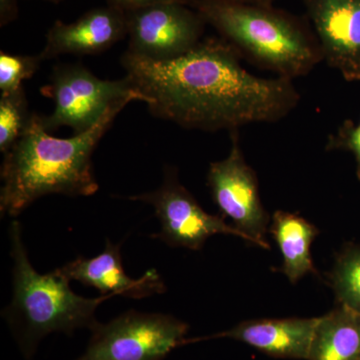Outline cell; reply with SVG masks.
<instances>
[{"label":"cell","instance_id":"5bb4252c","mask_svg":"<svg viewBox=\"0 0 360 360\" xmlns=\"http://www.w3.org/2000/svg\"><path fill=\"white\" fill-rule=\"evenodd\" d=\"M307 360H360V312L340 304L319 317Z\"/></svg>","mask_w":360,"mask_h":360},{"label":"cell","instance_id":"e0dca14e","mask_svg":"<svg viewBox=\"0 0 360 360\" xmlns=\"http://www.w3.org/2000/svg\"><path fill=\"white\" fill-rule=\"evenodd\" d=\"M333 288L340 304L360 312V248H350L338 257Z\"/></svg>","mask_w":360,"mask_h":360},{"label":"cell","instance_id":"7402d4cb","mask_svg":"<svg viewBox=\"0 0 360 360\" xmlns=\"http://www.w3.org/2000/svg\"><path fill=\"white\" fill-rule=\"evenodd\" d=\"M243 4H255V6H271L276 0H234Z\"/></svg>","mask_w":360,"mask_h":360},{"label":"cell","instance_id":"7c38bea8","mask_svg":"<svg viewBox=\"0 0 360 360\" xmlns=\"http://www.w3.org/2000/svg\"><path fill=\"white\" fill-rule=\"evenodd\" d=\"M120 245L110 239L101 255L94 258L77 257L58 271L68 281H77L85 286L96 288L101 295H111L141 300L165 291V284L155 269L146 271L139 279L130 278L123 267Z\"/></svg>","mask_w":360,"mask_h":360},{"label":"cell","instance_id":"603a6c76","mask_svg":"<svg viewBox=\"0 0 360 360\" xmlns=\"http://www.w3.org/2000/svg\"><path fill=\"white\" fill-rule=\"evenodd\" d=\"M44 1L52 2V4H59V2L63 1V0H44Z\"/></svg>","mask_w":360,"mask_h":360},{"label":"cell","instance_id":"7a4b0ae2","mask_svg":"<svg viewBox=\"0 0 360 360\" xmlns=\"http://www.w3.org/2000/svg\"><path fill=\"white\" fill-rule=\"evenodd\" d=\"M116 101L89 130L70 139H58L44 129L41 118L32 112L20 139L4 155L1 165L0 212L15 217L49 194L94 195L98 191L92 155L127 104Z\"/></svg>","mask_w":360,"mask_h":360},{"label":"cell","instance_id":"9c48e42d","mask_svg":"<svg viewBox=\"0 0 360 360\" xmlns=\"http://www.w3.org/2000/svg\"><path fill=\"white\" fill-rule=\"evenodd\" d=\"M127 51L155 61L179 58L194 49L206 22L186 4L167 2L127 11Z\"/></svg>","mask_w":360,"mask_h":360},{"label":"cell","instance_id":"d6986e66","mask_svg":"<svg viewBox=\"0 0 360 360\" xmlns=\"http://www.w3.org/2000/svg\"><path fill=\"white\" fill-rule=\"evenodd\" d=\"M326 150L349 151L356 163L357 179L360 180V118L359 122L347 120L335 135H330Z\"/></svg>","mask_w":360,"mask_h":360},{"label":"cell","instance_id":"ba28073f","mask_svg":"<svg viewBox=\"0 0 360 360\" xmlns=\"http://www.w3.org/2000/svg\"><path fill=\"white\" fill-rule=\"evenodd\" d=\"M231 135L229 155L224 160L210 163L208 169L207 184L212 200L222 215L229 217L250 243L269 250L265 238L269 217L260 200L257 174L245 160L238 130Z\"/></svg>","mask_w":360,"mask_h":360},{"label":"cell","instance_id":"8fae6325","mask_svg":"<svg viewBox=\"0 0 360 360\" xmlns=\"http://www.w3.org/2000/svg\"><path fill=\"white\" fill-rule=\"evenodd\" d=\"M127 37V11L106 6L90 9L73 22L56 20L45 37L44 60L60 56H94Z\"/></svg>","mask_w":360,"mask_h":360},{"label":"cell","instance_id":"3957f363","mask_svg":"<svg viewBox=\"0 0 360 360\" xmlns=\"http://www.w3.org/2000/svg\"><path fill=\"white\" fill-rule=\"evenodd\" d=\"M191 7L241 58L278 77H305L323 60L309 23L283 9L234 0H194Z\"/></svg>","mask_w":360,"mask_h":360},{"label":"cell","instance_id":"4fadbf2b","mask_svg":"<svg viewBox=\"0 0 360 360\" xmlns=\"http://www.w3.org/2000/svg\"><path fill=\"white\" fill-rule=\"evenodd\" d=\"M317 321L319 317L243 321L203 340L231 338L276 359L307 360Z\"/></svg>","mask_w":360,"mask_h":360},{"label":"cell","instance_id":"2e32d148","mask_svg":"<svg viewBox=\"0 0 360 360\" xmlns=\"http://www.w3.org/2000/svg\"><path fill=\"white\" fill-rule=\"evenodd\" d=\"M32 112L25 89L0 96V151L8 153L25 131Z\"/></svg>","mask_w":360,"mask_h":360},{"label":"cell","instance_id":"ffe728a7","mask_svg":"<svg viewBox=\"0 0 360 360\" xmlns=\"http://www.w3.org/2000/svg\"><path fill=\"white\" fill-rule=\"evenodd\" d=\"M194 0H106L108 6L117 7L124 11H134L149 6H155L158 4H167V2H177V4L193 6Z\"/></svg>","mask_w":360,"mask_h":360},{"label":"cell","instance_id":"30bf717a","mask_svg":"<svg viewBox=\"0 0 360 360\" xmlns=\"http://www.w3.org/2000/svg\"><path fill=\"white\" fill-rule=\"evenodd\" d=\"M323 56L347 82H360V0H302Z\"/></svg>","mask_w":360,"mask_h":360},{"label":"cell","instance_id":"44dd1931","mask_svg":"<svg viewBox=\"0 0 360 360\" xmlns=\"http://www.w3.org/2000/svg\"><path fill=\"white\" fill-rule=\"evenodd\" d=\"M18 18V0H0V26L4 27Z\"/></svg>","mask_w":360,"mask_h":360},{"label":"cell","instance_id":"6da1fadb","mask_svg":"<svg viewBox=\"0 0 360 360\" xmlns=\"http://www.w3.org/2000/svg\"><path fill=\"white\" fill-rule=\"evenodd\" d=\"M222 37L202 39L191 51L155 61L125 51L122 65L149 112L186 129L234 131L272 123L295 110L300 94L288 78L251 75Z\"/></svg>","mask_w":360,"mask_h":360},{"label":"cell","instance_id":"ac0fdd59","mask_svg":"<svg viewBox=\"0 0 360 360\" xmlns=\"http://www.w3.org/2000/svg\"><path fill=\"white\" fill-rule=\"evenodd\" d=\"M42 59L40 54H22L0 52V91L11 94L23 89V82L30 79L39 70Z\"/></svg>","mask_w":360,"mask_h":360},{"label":"cell","instance_id":"52a82bcc","mask_svg":"<svg viewBox=\"0 0 360 360\" xmlns=\"http://www.w3.org/2000/svg\"><path fill=\"white\" fill-rule=\"evenodd\" d=\"M129 200L153 206L161 229L160 233L153 234L151 238L160 239L172 248L200 250L207 238L215 234L238 236L250 241L233 225L227 224L224 217L206 212L193 194L180 184L174 168L165 169V179L158 189L130 196Z\"/></svg>","mask_w":360,"mask_h":360},{"label":"cell","instance_id":"277c9868","mask_svg":"<svg viewBox=\"0 0 360 360\" xmlns=\"http://www.w3.org/2000/svg\"><path fill=\"white\" fill-rule=\"evenodd\" d=\"M13 259V298L6 310L7 321L18 338L22 354L30 359L42 338L52 333L71 335L78 328L97 323V307L115 293L85 298L71 290L70 281L58 269L47 274L37 271L23 245L21 225L9 229Z\"/></svg>","mask_w":360,"mask_h":360},{"label":"cell","instance_id":"8992f818","mask_svg":"<svg viewBox=\"0 0 360 360\" xmlns=\"http://www.w3.org/2000/svg\"><path fill=\"white\" fill-rule=\"evenodd\" d=\"M90 330L86 350L75 360H163L184 345L188 326L172 315L130 310Z\"/></svg>","mask_w":360,"mask_h":360},{"label":"cell","instance_id":"9a60e30c","mask_svg":"<svg viewBox=\"0 0 360 360\" xmlns=\"http://www.w3.org/2000/svg\"><path fill=\"white\" fill-rule=\"evenodd\" d=\"M270 231L283 255L284 274L291 283L315 272L311 245L319 231L314 225L293 213L278 210L272 217Z\"/></svg>","mask_w":360,"mask_h":360},{"label":"cell","instance_id":"5b68a950","mask_svg":"<svg viewBox=\"0 0 360 360\" xmlns=\"http://www.w3.org/2000/svg\"><path fill=\"white\" fill-rule=\"evenodd\" d=\"M42 96L53 101L51 115H40L49 132L68 127L79 134L91 129L116 101L124 98L146 103V98L132 86L129 78L104 80L80 63L54 66Z\"/></svg>","mask_w":360,"mask_h":360}]
</instances>
